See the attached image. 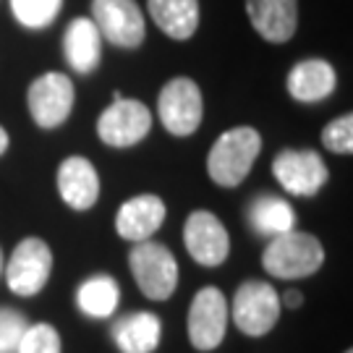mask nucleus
Returning a JSON list of instances; mask_svg holds the SVG:
<instances>
[{
	"label": "nucleus",
	"instance_id": "f257e3e1",
	"mask_svg": "<svg viewBox=\"0 0 353 353\" xmlns=\"http://www.w3.org/2000/svg\"><path fill=\"white\" fill-rule=\"evenodd\" d=\"M259 152H262V137L256 128H230L225 134H220V139L212 144L207 157V173L217 186L233 189L249 176Z\"/></svg>",
	"mask_w": 353,
	"mask_h": 353
},
{
	"label": "nucleus",
	"instance_id": "f03ea898",
	"mask_svg": "<svg viewBox=\"0 0 353 353\" xmlns=\"http://www.w3.org/2000/svg\"><path fill=\"white\" fill-rule=\"evenodd\" d=\"M325 265V249L319 239L303 230H288L272 236L262 254V267L267 275L278 280H301L314 275Z\"/></svg>",
	"mask_w": 353,
	"mask_h": 353
},
{
	"label": "nucleus",
	"instance_id": "7ed1b4c3",
	"mask_svg": "<svg viewBox=\"0 0 353 353\" xmlns=\"http://www.w3.org/2000/svg\"><path fill=\"white\" fill-rule=\"evenodd\" d=\"M128 267L139 290L152 301H165L178 285V262L173 252L157 241H139L128 254Z\"/></svg>",
	"mask_w": 353,
	"mask_h": 353
},
{
	"label": "nucleus",
	"instance_id": "20e7f679",
	"mask_svg": "<svg viewBox=\"0 0 353 353\" xmlns=\"http://www.w3.org/2000/svg\"><path fill=\"white\" fill-rule=\"evenodd\" d=\"M230 314L236 327L249 338H262L278 325L280 319V296L270 283L246 280L233 296Z\"/></svg>",
	"mask_w": 353,
	"mask_h": 353
},
{
	"label": "nucleus",
	"instance_id": "39448f33",
	"mask_svg": "<svg viewBox=\"0 0 353 353\" xmlns=\"http://www.w3.org/2000/svg\"><path fill=\"white\" fill-rule=\"evenodd\" d=\"M152 128V113L139 100H128L121 92L113 94V105L105 108L97 121V134L108 147L126 150L139 144Z\"/></svg>",
	"mask_w": 353,
	"mask_h": 353
},
{
	"label": "nucleus",
	"instance_id": "423d86ee",
	"mask_svg": "<svg viewBox=\"0 0 353 353\" xmlns=\"http://www.w3.org/2000/svg\"><path fill=\"white\" fill-rule=\"evenodd\" d=\"M202 92L194 79L178 76L163 87L157 100V115L165 131H170L173 137H191L202 123Z\"/></svg>",
	"mask_w": 353,
	"mask_h": 353
},
{
	"label": "nucleus",
	"instance_id": "0eeeda50",
	"mask_svg": "<svg viewBox=\"0 0 353 353\" xmlns=\"http://www.w3.org/2000/svg\"><path fill=\"white\" fill-rule=\"evenodd\" d=\"M6 283L11 293L29 299L48 285L52 270V252L42 239H24L6 262Z\"/></svg>",
	"mask_w": 353,
	"mask_h": 353
},
{
	"label": "nucleus",
	"instance_id": "6e6552de",
	"mask_svg": "<svg viewBox=\"0 0 353 353\" xmlns=\"http://www.w3.org/2000/svg\"><path fill=\"white\" fill-rule=\"evenodd\" d=\"M92 21L115 48L137 50L144 42V13L137 0H92Z\"/></svg>",
	"mask_w": 353,
	"mask_h": 353
},
{
	"label": "nucleus",
	"instance_id": "1a4fd4ad",
	"mask_svg": "<svg viewBox=\"0 0 353 353\" xmlns=\"http://www.w3.org/2000/svg\"><path fill=\"white\" fill-rule=\"evenodd\" d=\"M272 173L283 189L293 196H314L327 183L330 170L325 160L312 150H283L272 160Z\"/></svg>",
	"mask_w": 353,
	"mask_h": 353
},
{
	"label": "nucleus",
	"instance_id": "9d476101",
	"mask_svg": "<svg viewBox=\"0 0 353 353\" xmlns=\"http://www.w3.org/2000/svg\"><path fill=\"white\" fill-rule=\"evenodd\" d=\"M29 113L39 128H58L74 108V81L65 74L50 71L32 81L26 92Z\"/></svg>",
	"mask_w": 353,
	"mask_h": 353
},
{
	"label": "nucleus",
	"instance_id": "9b49d317",
	"mask_svg": "<svg viewBox=\"0 0 353 353\" xmlns=\"http://www.w3.org/2000/svg\"><path fill=\"white\" fill-rule=\"evenodd\" d=\"M228 330V301L223 290L207 285L202 288L189 309V341L196 351H214Z\"/></svg>",
	"mask_w": 353,
	"mask_h": 353
},
{
	"label": "nucleus",
	"instance_id": "f8f14e48",
	"mask_svg": "<svg viewBox=\"0 0 353 353\" xmlns=\"http://www.w3.org/2000/svg\"><path fill=\"white\" fill-rule=\"evenodd\" d=\"M183 243L194 262L202 267H220L230 254V239L225 225L207 210L189 214L183 225Z\"/></svg>",
	"mask_w": 353,
	"mask_h": 353
},
{
	"label": "nucleus",
	"instance_id": "ddd939ff",
	"mask_svg": "<svg viewBox=\"0 0 353 353\" xmlns=\"http://www.w3.org/2000/svg\"><path fill=\"white\" fill-rule=\"evenodd\" d=\"M249 21L267 42L283 45L296 34L299 0H246Z\"/></svg>",
	"mask_w": 353,
	"mask_h": 353
},
{
	"label": "nucleus",
	"instance_id": "4468645a",
	"mask_svg": "<svg viewBox=\"0 0 353 353\" xmlns=\"http://www.w3.org/2000/svg\"><path fill=\"white\" fill-rule=\"evenodd\" d=\"M165 220V202L154 194H141L121 204L115 214V230L126 241H147L152 239Z\"/></svg>",
	"mask_w": 353,
	"mask_h": 353
},
{
	"label": "nucleus",
	"instance_id": "2eb2a0df",
	"mask_svg": "<svg viewBox=\"0 0 353 353\" xmlns=\"http://www.w3.org/2000/svg\"><path fill=\"white\" fill-rule=\"evenodd\" d=\"M58 191L71 210L84 212L97 204L100 196V176L87 157H68L58 168Z\"/></svg>",
	"mask_w": 353,
	"mask_h": 353
},
{
	"label": "nucleus",
	"instance_id": "dca6fc26",
	"mask_svg": "<svg viewBox=\"0 0 353 353\" xmlns=\"http://www.w3.org/2000/svg\"><path fill=\"white\" fill-rule=\"evenodd\" d=\"M338 87L335 68L322 58H309L290 68L288 74V92L299 102H319L327 100Z\"/></svg>",
	"mask_w": 353,
	"mask_h": 353
},
{
	"label": "nucleus",
	"instance_id": "f3484780",
	"mask_svg": "<svg viewBox=\"0 0 353 353\" xmlns=\"http://www.w3.org/2000/svg\"><path fill=\"white\" fill-rule=\"evenodd\" d=\"M63 55L68 65L79 74H92L100 65L102 37L100 29L92 19H74L65 26L63 34Z\"/></svg>",
	"mask_w": 353,
	"mask_h": 353
},
{
	"label": "nucleus",
	"instance_id": "a211bd4d",
	"mask_svg": "<svg viewBox=\"0 0 353 353\" xmlns=\"http://www.w3.org/2000/svg\"><path fill=\"white\" fill-rule=\"evenodd\" d=\"M163 325L152 312H134L118 319L113 327V341L121 353H152L160 345Z\"/></svg>",
	"mask_w": 353,
	"mask_h": 353
},
{
	"label": "nucleus",
	"instance_id": "6ab92c4d",
	"mask_svg": "<svg viewBox=\"0 0 353 353\" xmlns=\"http://www.w3.org/2000/svg\"><path fill=\"white\" fill-rule=\"evenodd\" d=\"M152 21L168 37L189 39L199 26V0H147Z\"/></svg>",
	"mask_w": 353,
	"mask_h": 353
},
{
	"label": "nucleus",
	"instance_id": "aec40b11",
	"mask_svg": "<svg viewBox=\"0 0 353 353\" xmlns=\"http://www.w3.org/2000/svg\"><path fill=\"white\" fill-rule=\"evenodd\" d=\"M118 301H121V288L110 275H94L84 280L76 290L79 309L92 319H108L118 309Z\"/></svg>",
	"mask_w": 353,
	"mask_h": 353
},
{
	"label": "nucleus",
	"instance_id": "412c9836",
	"mask_svg": "<svg viewBox=\"0 0 353 353\" xmlns=\"http://www.w3.org/2000/svg\"><path fill=\"white\" fill-rule=\"evenodd\" d=\"M249 220H252V225L256 233L272 239V236H280V233L293 230L296 214H293V207H290L288 202L275 199V196H262V199H256V202L252 204Z\"/></svg>",
	"mask_w": 353,
	"mask_h": 353
},
{
	"label": "nucleus",
	"instance_id": "4be33fe9",
	"mask_svg": "<svg viewBox=\"0 0 353 353\" xmlns=\"http://www.w3.org/2000/svg\"><path fill=\"white\" fill-rule=\"evenodd\" d=\"M63 0H11L16 21L26 29H45L55 21Z\"/></svg>",
	"mask_w": 353,
	"mask_h": 353
},
{
	"label": "nucleus",
	"instance_id": "5701e85b",
	"mask_svg": "<svg viewBox=\"0 0 353 353\" xmlns=\"http://www.w3.org/2000/svg\"><path fill=\"white\" fill-rule=\"evenodd\" d=\"M16 353H61V335L48 322L29 325L19 341Z\"/></svg>",
	"mask_w": 353,
	"mask_h": 353
},
{
	"label": "nucleus",
	"instance_id": "b1692460",
	"mask_svg": "<svg viewBox=\"0 0 353 353\" xmlns=\"http://www.w3.org/2000/svg\"><path fill=\"white\" fill-rule=\"evenodd\" d=\"M322 144L335 154H353V113L330 121L322 128Z\"/></svg>",
	"mask_w": 353,
	"mask_h": 353
},
{
	"label": "nucleus",
	"instance_id": "393cba45",
	"mask_svg": "<svg viewBox=\"0 0 353 353\" xmlns=\"http://www.w3.org/2000/svg\"><path fill=\"white\" fill-rule=\"evenodd\" d=\"M26 327L29 325H26V316L21 312L0 306V353H16Z\"/></svg>",
	"mask_w": 353,
	"mask_h": 353
},
{
	"label": "nucleus",
	"instance_id": "a878e982",
	"mask_svg": "<svg viewBox=\"0 0 353 353\" xmlns=\"http://www.w3.org/2000/svg\"><path fill=\"white\" fill-rule=\"evenodd\" d=\"M280 303H285L288 309H299V306L303 303V296L299 293V290H285L283 299H280Z\"/></svg>",
	"mask_w": 353,
	"mask_h": 353
},
{
	"label": "nucleus",
	"instance_id": "bb28decb",
	"mask_svg": "<svg viewBox=\"0 0 353 353\" xmlns=\"http://www.w3.org/2000/svg\"><path fill=\"white\" fill-rule=\"evenodd\" d=\"M8 150V134H6V128L0 126V154Z\"/></svg>",
	"mask_w": 353,
	"mask_h": 353
},
{
	"label": "nucleus",
	"instance_id": "cd10ccee",
	"mask_svg": "<svg viewBox=\"0 0 353 353\" xmlns=\"http://www.w3.org/2000/svg\"><path fill=\"white\" fill-rule=\"evenodd\" d=\"M3 267L6 265H3V252H0V272H3Z\"/></svg>",
	"mask_w": 353,
	"mask_h": 353
},
{
	"label": "nucleus",
	"instance_id": "c85d7f7f",
	"mask_svg": "<svg viewBox=\"0 0 353 353\" xmlns=\"http://www.w3.org/2000/svg\"><path fill=\"white\" fill-rule=\"evenodd\" d=\"M345 353H353V348H348V351H345Z\"/></svg>",
	"mask_w": 353,
	"mask_h": 353
}]
</instances>
